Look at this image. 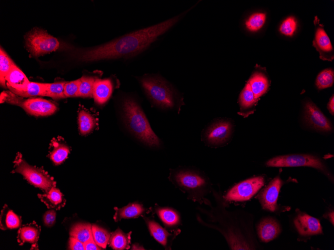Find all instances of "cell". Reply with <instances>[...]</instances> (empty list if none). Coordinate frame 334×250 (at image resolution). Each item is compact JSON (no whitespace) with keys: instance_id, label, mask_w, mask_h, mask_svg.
Wrapping results in <instances>:
<instances>
[{"instance_id":"6da1fadb","label":"cell","mask_w":334,"mask_h":250,"mask_svg":"<svg viewBox=\"0 0 334 250\" xmlns=\"http://www.w3.org/2000/svg\"><path fill=\"white\" fill-rule=\"evenodd\" d=\"M179 18L178 16L125 34L99 46L82 50L77 53L76 57L80 61L90 62L136 55L144 50L159 36L170 28Z\"/></svg>"},{"instance_id":"7a4b0ae2","label":"cell","mask_w":334,"mask_h":250,"mask_svg":"<svg viewBox=\"0 0 334 250\" xmlns=\"http://www.w3.org/2000/svg\"><path fill=\"white\" fill-rule=\"evenodd\" d=\"M124 123L138 139L150 146H158L160 140L152 130L138 103L133 98H125L122 103Z\"/></svg>"},{"instance_id":"3957f363","label":"cell","mask_w":334,"mask_h":250,"mask_svg":"<svg viewBox=\"0 0 334 250\" xmlns=\"http://www.w3.org/2000/svg\"><path fill=\"white\" fill-rule=\"evenodd\" d=\"M12 173L21 174L32 185L41 190L47 191L56 186L54 178L42 168L33 166L28 164L18 153L14 162Z\"/></svg>"},{"instance_id":"277c9868","label":"cell","mask_w":334,"mask_h":250,"mask_svg":"<svg viewBox=\"0 0 334 250\" xmlns=\"http://www.w3.org/2000/svg\"><path fill=\"white\" fill-rule=\"evenodd\" d=\"M140 83L148 96L156 105L164 108H172L174 105L173 92L162 78L156 77H144Z\"/></svg>"},{"instance_id":"5b68a950","label":"cell","mask_w":334,"mask_h":250,"mask_svg":"<svg viewBox=\"0 0 334 250\" xmlns=\"http://www.w3.org/2000/svg\"><path fill=\"white\" fill-rule=\"evenodd\" d=\"M26 45L34 56H38L56 50L60 42L54 37L40 28H34L25 36Z\"/></svg>"},{"instance_id":"8992f818","label":"cell","mask_w":334,"mask_h":250,"mask_svg":"<svg viewBox=\"0 0 334 250\" xmlns=\"http://www.w3.org/2000/svg\"><path fill=\"white\" fill-rule=\"evenodd\" d=\"M266 165L268 167H310L328 175V169L320 158L310 154L278 156L268 160Z\"/></svg>"},{"instance_id":"52a82bcc","label":"cell","mask_w":334,"mask_h":250,"mask_svg":"<svg viewBox=\"0 0 334 250\" xmlns=\"http://www.w3.org/2000/svg\"><path fill=\"white\" fill-rule=\"evenodd\" d=\"M264 178L258 176L244 180L234 186L225 196L228 201H244L250 199L264 184Z\"/></svg>"},{"instance_id":"ba28073f","label":"cell","mask_w":334,"mask_h":250,"mask_svg":"<svg viewBox=\"0 0 334 250\" xmlns=\"http://www.w3.org/2000/svg\"><path fill=\"white\" fill-rule=\"evenodd\" d=\"M314 22L315 30L312 45L318 52L321 59L332 61L334 58V51L330 39L317 16L314 17Z\"/></svg>"},{"instance_id":"9c48e42d","label":"cell","mask_w":334,"mask_h":250,"mask_svg":"<svg viewBox=\"0 0 334 250\" xmlns=\"http://www.w3.org/2000/svg\"><path fill=\"white\" fill-rule=\"evenodd\" d=\"M304 118L314 128L324 132L332 129L330 122L313 102L307 101L304 104Z\"/></svg>"},{"instance_id":"30bf717a","label":"cell","mask_w":334,"mask_h":250,"mask_svg":"<svg viewBox=\"0 0 334 250\" xmlns=\"http://www.w3.org/2000/svg\"><path fill=\"white\" fill-rule=\"evenodd\" d=\"M282 182L280 177L272 180L258 196L262 208L274 212L277 207V200Z\"/></svg>"},{"instance_id":"8fae6325","label":"cell","mask_w":334,"mask_h":250,"mask_svg":"<svg viewBox=\"0 0 334 250\" xmlns=\"http://www.w3.org/2000/svg\"><path fill=\"white\" fill-rule=\"evenodd\" d=\"M20 106L28 113L36 116L54 114L58 109L52 102L40 98H30L24 101Z\"/></svg>"},{"instance_id":"7c38bea8","label":"cell","mask_w":334,"mask_h":250,"mask_svg":"<svg viewBox=\"0 0 334 250\" xmlns=\"http://www.w3.org/2000/svg\"><path fill=\"white\" fill-rule=\"evenodd\" d=\"M294 224L298 233L302 236L322 234V229L320 221L304 213L298 214Z\"/></svg>"},{"instance_id":"4fadbf2b","label":"cell","mask_w":334,"mask_h":250,"mask_svg":"<svg viewBox=\"0 0 334 250\" xmlns=\"http://www.w3.org/2000/svg\"><path fill=\"white\" fill-rule=\"evenodd\" d=\"M232 125L230 122L220 121L212 124L206 133L208 142L212 144L225 142L230 135Z\"/></svg>"},{"instance_id":"5bb4252c","label":"cell","mask_w":334,"mask_h":250,"mask_svg":"<svg viewBox=\"0 0 334 250\" xmlns=\"http://www.w3.org/2000/svg\"><path fill=\"white\" fill-rule=\"evenodd\" d=\"M41 228L35 221L24 225L18 231L17 241L20 246L26 243L32 244V249L38 250V242L40 238Z\"/></svg>"},{"instance_id":"9a60e30c","label":"cell","mask_w":334,"mask_h":250,"mask_svg":"<svg viewBox=\"0 0 334 250\" xmlns=\"http://www.w3.org/2000/svg\"><path fill=\"white\" fill-rule=\"evenodd\" d=\"M257 232L260 240L268 243L276 239L280 234L281 228L276 219L268 217L260 222L257 227Z\"/></svg>"},{"instance_id":"2e32d148","label":"cell","mask_w":334,"mask_h":250,"mask_svg":"<svg viewBox=\"0 0 334 250\" xmlns=\"http://www.w3.org/2000/svg\"><path fill=\"white\" fill-rule=\"evenodd\" d=\"M38 197L49 209L60 210L66 203L64 195L56 187H52L43 194H38Z\"/></svg>"},{"instance_id":"e0dca14e","label":"cell","mask_w":334,"mask_h":250,"mask_svg":"<svg viewBox=\"0 0 334 250\" xmlns=\"http://www.w3.org/2000/svg\"><path fill=\"white\" fill-rule=\"evenodd\" d=\"M113 90V85L110 79L97 78L94 84L93 98L96 103L102 105L110 98Z\"/></svg>"},{"instance_id":"ac0fdd59","label":"cell","mask_w":334,"mask_h":250,"mask_svg":"<svg viewBox=\"0 0 334 250\" xmlns=\"http://www.w3.org/2000/svg\"><path fill=\"white\" fill-rule=\"evenodd\" d=\"M7 87L10 90L24 89L30 81L24 72L14 65L6 77Z\"/></svg>"},{"instance_id":"d6986e66","label":"cell","mask_w":334,"mask_h":250,"mask_svg":"<svg viewBox=\"0 0 334 250\" xmlns=\"http://www.w3.org/2000/svg\"><path fill=\"white\" fill-rule=\"evenodd\" d=\"M175 179L181 186L192 190L198 189L205 184V180L200 176L190 172L180 171L178 173Z\"/></svg>"},{"instance_id":"ffe728a7","label":"cell","mask_w":334,"mask_h":250,"mask_svg":"<svg viewBox=\"0 0 334 250\" xmlns=\"http://www.w3.org/2000/svg\"><path fill=\"white\" fill-rule=\"evenodd\" d=\"M50 145V159L56 165L62 164L68 158L70 147L60 140L55 139L52 140Z\"/></svg>"},{"instance_id":"44dd1931","label":"cell","mask_w":334,"mask_h":250,"mask_svg":"<svg viewBox=\"0 0 334 250\" xmlns=\"http://www.w3.org/2000/svg\"><path fill=\"white\" fill-rule=\"evenodd\" d=\"M21 217L14 213L5 204L0 213V229L6 230L19 229L21 227Z\"/></svg>"},{"instance_id":"7402d4cb","label":"cell","mask_w":334,"mask_h":250,"mask_svg":"<svg viewBox=\"0 0 334 250\" xmlns=\"http://www.w3.org/2000/svg\"><path fill=\"white\" fill-rule=\"evenodd\" d=\"M248 83L256 100L267 91L269 83L267 77L262 72H256L250 77Z\"/></svg>"},{"instance_id":"603a6c76","label":"cell","mask_w":334,"mask_h":250,"mask_svg":"<svg viewBox=\"0 0 334 250\" xmlns=\"http://www.w3.org/2000/svg\"><path fill=\"white\" fill-rule=\"evenodd\" d=\"M116 213L114 218L116 222L122 219L135 218L140 215L144 211L142 206L138 203H132L121 209L114 208Z\"/></svg>"},{"instance_id":"cb8c5ba5","label":"cell","mask_w":334,"mask_h":250,"mask_svg":"<svg viewBox=\"0 0 334 250\" xmlns=\"http://www.w3.org/2000/svg\"><path fill=\"white\" fill-rule=\"evenodd\" d=\"M78 124L80 134L86 135L94 129L97 121L90 113L84 110H81L78 113Z\"/></svg>"},{"instance_id":"d4e9b609","label":"cell","mask_w":334,"mask_h":250,"mask_svg":"<svg viewBox=\"0 0 334 250\" xmlns=\"http://www.w3.org/2000/svg\"><path fill=\"white\" fill-rule=\"evenodd\" d=\"M70 236L76 238L84 244L92 238V225L80 223L74 225L70 230Z\"/></svg>"},{"instance_id":"484cf974","label":"cell","mask_w":334,"mask_h":250,"mask_svg":"<svg viewBox=\"0 0 334 250\" xmlns=\"http://www.w3.org/2000/svg\"><path fill=\"white\" fill-rule=\"evenodd\" d=\"M130 234H126L118 229L111 235L108 241L110 247L116 250L128 249L130 247Z\"/></svg>"},{"instance_id":"4316f807","label":"cell","mask_w":334,"mask_h":250,"mask_svg":"<svg viewBox=\"0 0 334 250\" xmlns=\"http://www.w3.org/2000/svg\"><path fill=\"white\" fill-rule=\"evenodd\" d=\"M14 94L24 97L46 95V84L30 82L27 87L22 90H10Z\"/></svg>"},{"instance_id":"83f0119b","label":"cell","mask_w":334,"mask_h":250,"mask_svg":"<svg viewBox=\"0 0 334 250\" xmlns=\"http://www.w3.org/2000/svg\"><path fill=\"white\" fill-rule=\"evenodd\" d=\"M95 76H83L80 79L78 97H93L94 84L97 79Z\"/></svg>"},{"instance_id":"f1b7e54d","label":"cell","mask_w":334,"mask_h":250,"mask_svg":"<svg viewBox=\"0 0 334 250\" xmlns=\"http://www.w3.org/2000/svg\"><path fill=\"white\" fill-rule=\"evenodd\" d=\"M151 235L160 244L166 246L170 234L159 224L153 221H146Z\"/></svg>"},{"instance_id":"f546056e","label":"cell","mask_w":334,"mask_h":250,"mask_svg":"<svg viewBox=\"0 0 334 250\" xmlns=\"http://www.w3.org/2000/svg\"><path fill=\"white\" fill-rule=\"evenodd\" d=\"M15 65L6 53L0 47V84L5 86L6 77L12 68Z\"/></svg>"},{"instance_id":"4dcf8cb0","label":"cell","mask_w":334,"mask_h":250,"mask_svg":"<svg viewBox=\"0 0 334 250\" xmlns=\"http://www.w3.org/2000/svg\"><path fill=\"white\" fill-rule=\"evenodd\" d=\"M334 81V72L332 68L326 69L317 76L316 85L319 90L332 86Z\"/></svg>"},{"instance_id":"1f68e13d","label":"cell","mask_w":334,"mask_h":250,"mask_svg":"<svg viewBox=\"0 0 334 250\" xmlns=\"http://www.w3.org/2000/svg\"><path fill=\"white\" fill-rule=\"evenodd\" d=\"M92 238L96 244L102 249H106L110 234L106 230L96 225H92Z\"/></svg>"},{"instance_id":"d6a6232c","label":"cell","mask_w":334,"mask_h":250,"mask_svg":"<svg viewBox=\"0 0 334 250\" xmlns=\"http://www.w3.org/2000/svg\"><path fill=\"white\" fill-rule=\"evenodd\" d=\"M266 20V14L256 12L252 14L245 22L246 27L250 31L254 32L260 30L264 25Z\"/></svg>"},{"instance_id":"836d02e7","label":"cell","mask_w":334,"mask_h":250,"mask_svg":"<svg viewBox=\"0 0 334 250\" xmlns=\"http://www.w3.org/2000/svg\"><path fill=\"white\" fill-rule=\"evenodd\" d=\"M256 101L250 84L247 83L240 95L239 101L242 108L244 109L250 108Z\"/></svg>"},{"instance_id":"e575fe53","label":"cell","mask_w":334,"mask_h":250,"mask_svg":"<svg viewBox=\"0 0 334 250\" xmlns=\"http://www.w3.org/2000/svg\"><path fill=\"white\" fill-rule=\"evenodd\" d=\"M66 82H58L46 84V96L54 99L66 98L64 95V86Z\"/></svg>"},{"instance_id":"d590c367","label":"cell","mask_w":334,"mask_h":250,"mask_svg":"<svg viewBox=\"0 0 334 250\" xmlns=\"http://www.w3.org/2000/svg\"><path fill=\"white\" fill-rule=\"evenodd\" d=\"M158 214L164 223L168 226L176 225L178 223L179 217L172 210L170 209H160Z\"/></svg>"},{"instance_id":"8d00e7d4","label":"cell","mask_w":334,"mask_h":250,"mask_svg":"<svg viewBox=\"0 0 334 250\" xmlns=\"http://www.w3.org/2000/svg\"><path fill=\"white\" fill-rule=\"evenodd\" d=\"M297 26V22L293 16H290L285 19L280 25V31L286 36H292L295 32Z\"/></svg>"},{"instance_id":"74e56055","label":"cell","mask_w":334,"mask_h":250,"mask_svg":"<svg viewBox=\"0 0 334 250\" xmlns=\"http://www.w3.org/2000/svg\"><path fill=\"white\" fill-rule=\"evenodd\" d=\"M80 79L66 82L64 86V95L65 97H78Z\"/></svg>"},{"instance_id":"f35d334b","label":"cell","mask_w":334,"mask_h":250,"mask_svg":"<svg viewBox=\"0 0 334 250\" xmlns=\"http://www.w3.org/2000/svg\"><path fill=\"white\" fill-rule=\"evenodd\" d=\"M56 212L54 209H50L44 213L43 215V223L46 227H52L55 222Z\"/></svg>"},{"instance_id":"ab89813d","label":"cell","mask_w":334,"mask_h":250,"mask_svg":"<svg viewBox=\"0 0 334 250\" xmlns=\"http://www.w3.org/2000/svg\"><path fill=\"white\" fill-rule=\"evenodd\" d=\"M68 249L71 250H84V244L75 238L70 237L68 242Z\"/></svg>"},{"instance_id":"60d3db41","label":"cell","mask_w":334,"mask_h":250,"mask_svg":"<svg viewBox=\"0 0 334 250\" xmlns=\"http://www.w3.org/2000/svg\"><path fill=\"white\" fill-rule=\"evenodd\" d=\"M86 250H100L102 249L94 242L93 238L84 244Z\"/></svg>"},{"instance_id":"b9f144b4","label":"cell","mask_w":334,"mask_h":250,"mask_svg":"<svg viewBox=\"0 0 334 250\" xmlns=\"http://www.w3.org/2000/svg\"><path fill=\"white\" fill-rule=\"evenodd\" d=\"M327 108L329 112L332 115H334V96L332 94V96L330 97L329 102L327 105Z\"/></svg>"},{"instance_id":"7bdbcfd3","label":"cell","mask_w":334,"mask_h":250,"mask_svg":"<svg viewBox=\"0 0 334 250\" xmlns=\"http://www.w3.org/2000/svg\"><path fill=\"white\" fill-rule=\"evenodd\" d=\"M328 217H329V219H330V222H332V224L334 225V212H333V211H332V213L330 212V213L329 214V215H328Z\"/></svg>"}]
</instances>
